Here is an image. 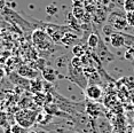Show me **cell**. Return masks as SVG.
<instances>
[{"mask_svg":"<svg viewBox=\"0 0 134 133\" xmlns=\"http://www.w3.org/2000/svg\"><path fill=\"white\" fill-rule=\"evenodd\" d=\"M68 69H69V76L66 78H68L70 81L75 83L77 86H79L83 91H85V88H86L88 85V81L84 74L83 68H75V66H72L69 62Z\"/></svg>","mask_w":134,"mask_h":133,"instance_id":"obj_1","label":"cell"},{"mask_svg":"<svg viewBox=\"0 0 134 133\" xmlns=\"http://www.w3.org/2000/svg\"><path fill=\"white\" fill-rule=\"evenodd\" d=\"M32 41L39 49L46 51L49 49L53 45V40L42 29H36L32 32Z\"/></svg>","mask_w":134,"mask_h":133,"instance_id":"obj_2","label":"cell"},{"mask_svg":"<svg viewBox=\"0 0 134 133\" xmlns=\"http://www.w3.org/2000/svg\"><path fill=\"white\" fill-rule=\"evenodd\" d=\"M107 23L110 24L115 31L117 30L118 32L129 28V24H127L126 19H125V14L120 13V12H112L107 19Z\"/></svg>","mask_w":134,"mask_h":133,"instance_id":"obj_3","label":"cell"},{"mask_svg":"<svg viewBox=\"0 0 134 133\" xmlns=\"http://www.w3.org/2000/svg\"><path fill=\"white\" fill-rule=\"evenodd\" d=\"M37 115H38L37 113L29 109L21 110L20 113L16 114V122L21 126H23L24 129H29L37 120Z\"/></svg>","mask_w":134,"mask_h":133,"instance_id":"obj_4","label":"cell"},{"mask_svg":"<svg viewBox=\"0 0 134 133\" xmlns=\"http://www.w3.org/2000/svg\"><path fill=\"white\" fill-rule=\"evenodd\" d=\"M94 51H95V53H96L97 59L100 60V62H101L102 64H105V63H109L115 60V55L109 51V48L105 46V43L102 39H100L99 45H97V47Z\"/></svg>","mask_w":134,"mask_h":133,"instance_id":"obj_5","label":"cell"},{"mask_svg":"<svg viewBox=\"0 0 134 133\" xmlns=\"http://www.w3.org/2000/svg\"><path fill=\"white\" fill-rule=\"evenodd\" d=\"M4 16H5L6 20H8L9 22L16 24V25H19V26H21V28L24 29V30L33 28L31 23L28 22V21H25V20H23L19 14H16L14 10H12V9L5 8V9H4Z\"/></svg>","mask_w":134,"mask_h":133,"instance_id":"obj_6","label":"cell"},{"mask_svg":"<svg viewBox=\"0 0 134 133\" xmlns=\"http://www.w3.org/2000/svg\"><path fill=\"white\" fill-rule=\"evenodd\" d=\"M84 92H85V94H86L87 98L93 100V101H97L103 94L101 86L95 85V84H88Z\"/></svg>","mask_w":134,"mask_h":133,"instance_id":"obj_7","label":"cell"},{"mask_svg":"<svg viewBox=\"0 0 134 133\" xmlns=\"http://www.w3.org/2000/svg\"><path fill=\"white\" fill-rule=\"evenodd\" d=\"M61 44L65 47H74L75 45L80 44V38L78 37V35H76L72 31H68L64 33L62 40H61Z\"/></svg>","mask_w":134,"mask_h":133,"instance_id":"obj_8","label":"cell"},{"mask_svg":"<svg viewBox=\"0 0 134 133\" xmlns=\"http://www.w3.org/2000/svg\"><path fill=\"white\" fill-rule=\"evenodd\" d=\"M109 41H110L111 46L114 48H121L125 46V38L121 35V32L115 31L114 33H111L109 37Z\"/></svg>","mask_w":134,"mask_h":133,"instance_id":"obj_9","label":"cell"},{"mask_svg":"<svg viewBox=\"0 0 134 133\" xmlns=\"http://www.w3.org/2000/svg\"><path fill=\"white\" fill-rule=\"evenodd\" d=\"M17 74H19L20 76L24 77V78H29V79H32V78H38V76H39V72L37 70L30 68V66H28V65L21 66V68L19 69V71H17Z\"/></svg>","mask_w":134,"mask_h":133,"instance_id":"obj_10","label":"cell"},{"mask_svg":"<svg viewBox=\"0 0 134 133\" xmlns=\"http://www.w3.org/2000/svg\"><path fill=\"white\" fill-rule=\"evenodd\" d=\"M100 39H101V37H100L99 33H91L90 36H88L87 40H86V44H87V47H90L91 49H95V48L97 47V45H99V41Z\"/></svg>","mask_w":134,"mask_h":133,"instance_id":"obj_11","label":"cell"},{"mask_svg":"<svg viewBox=\"0 0 134 133\" xmlns=\"http://www.w3.org/2000/svg\"><path fill=\"white\" fill-rule=\"evenodd\" d=\"M68 22H69V26H70V29L72 30V31H77V32H79L81 30V28H80V24H79V21L76 19V17L72 15V13L71 14H68Z\"/></svg>","mask_w":134,"mask_h":133,"instance_id":"obj_12","label":"cell"},{"mask_svg":"<svg viewBox=\"0 0 134 133\" xmlns=\"http://www.w3.org/2000/svg\"><path fill=\"white\" fill-rule=\"evenodd\" d=\"M74 56L76 57H83L84 55H86V47L83 46L81 44H78V45H75L71 49Z\"/></svg>","mask_w":134,"mask_h":133,"instance_id":"obj_13","label":"cell"},{"mask_svg":"<svg viewBox=\"0 0 134 133\" xmlns=\"http://www.w3.org/2000/svg\"><path fill=\"white\" fill-rule=\"evenodd\" d=\"M85 14H86V10L83 6H74V9H72V15L77 19L78 21H81L84 19Z\"/></svg>","mask_w":134,"mask_h":133,"instance_id":"obj_14","label":"cell"},{"mask_svg":"<svg viewBox=\"0 0 134 133\" xmlns=\"http://www.w3.org/2000/svg\"><path fill=\"white\" fill-rule=\"evenodd\" d=\"M42 76H44V78L47 81H49V83H52V81H54L56 79L55 72H54V70L52 68H45L44 70H42Z\"/></svg>","mask_w":134,"mask_h":133,"instance_id":"obj_15","label":"cell"},{"mask_svg":"<svg viewBox=\"0 0 134 133\" xmlns=\"http://www.w3.org/2000/svg\"><path fill=\"white\" fill-rule=\"evenodd\" d=\"M30 90L32 91L33 93H39L41 92L42 90V83L39 79H36L35 81H30Z\"/></svg>","mask_w":134,"mask_h":133,"instance_id":"obj_16","label":"cell"},{"mask_svg":"<svg viewBox=\"0 0 134 133\" xmlns=\"http://www.w3.org/2000/svg\"><path fill=\"white\" fill-rule=\"evenodd\" d=\"M123 9L125 13L134 12V0H124L123 1Z\"/></svg>","mask_w":134,"mask_h":133,"instance_id":"obj_17","label":"cell"},{"mask_svg":"<svg viewBox=\"0 0 134 133\" xmlns=\"http://www.w3.org/2000/svg\"><path fill=\"white\" fill-rule=\"evenodd\" d=\"M125 19L129 24V26H134V12H129L125 13Z\"/></svg>","mask_w":134,"mask_h":133,"instance_id":"obj_18","label":"cell"},{"mask_svg":"<svg viewBox=\"0 0 134 133\" xmlns=\"http://www.w3.org/2000/svg\"><path fill=\"white\" fill-rule=\"evenodd\" d=\"M10 130H12V133H26L25 132V129L23 126H21L20 124H14L13 126H10Z\"/></svg>","mask_w":134,"mask_h":133,"instance_id":"obj_19","label":"cell"},{"mask_svg":"<svg viewBox=\"0 0 134 133\" xmlns=\"http://www.w3.org/2000/svg\"><path fill=\"white\" fill-rule=\"evenodd\" d=\"M7 125V115L4 111H0V128H6Z\"/></svg>","mask_w":134,"mask_h":133,"instance_id":"obj_20","label":"cell"},{"mask_svg":"<svg viewBox=\"0 0 134 133\" xmlns=\"http://www.w3.org/2000/svg\"><path fill=\"white\" fill-rule=\"evenodd\" d=\"M48 133H70V131L65 129H57V130H53V131H49Z\"/></svg>","mask_w":134,"mask_h":133,"instance_id":"obj_21","label":"cell"},{"mask_svg":"<svg viewBox=\"0 0 134 133\" xmlns=\"http://www.w3.org/2000/svg\"><path fill=\"white\" fill-rule=\"evenodd\" d=\"M4 77H5V70L2 68H0V79H2Z\"/></svg>","mask_w":134,"mask_h":133,"instance_id":"obj_22","label":"cell"},{"mask_svg":"<svg viewBox=\"0 0 134 133\" xmlns=\"http://www.w3.org/2000/svg\"><path fill=\"white\" fill-rule=\"evenodd\" d=\"M28 133H38V132L37 131H29Z\"/></svg>","mask_w":134,"mask_h":133,"instance_id":"obj_23","label":"cell"}]
</instances>
